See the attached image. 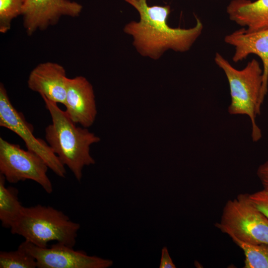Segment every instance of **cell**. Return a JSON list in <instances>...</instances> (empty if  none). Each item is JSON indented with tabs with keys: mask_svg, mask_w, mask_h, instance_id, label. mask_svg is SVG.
<instances>
[{
	"mask_svg": "<svg viewBox=\"0 0 268 268\" xmlns=\"http://www.w3.org/2000/svg\"><path fill=\"white\" fill-rule=\"evenodd\" d=\"M138 12L139 20L132 21L124 27L133 38V44L142 56L153 60L160 58L165 52H186L201 35L203 25L196 17V24L189 28H174L168 24L169 5H149L147 0H125Z\"/></svg>",
	"mask_w": 268,
	"mask_h": 268,
	"instance_id": "cell-1",
	"label": "cell"
},
{
	"mask_svg": "<svg viewBox=\"0 0 268 268\" xmlns=\"http://www.w3.org/2000/svg\"><path fill=\"white\" fill-rule=\"evenodd\" d=\"M42 98L52 118V123L45 130L46 140L60 161L80 181L84 167L95 162L90 153V145L100 138L87 128L77 127L57 103Z\"/></svg>",
	"mask_w": 268,
	"mask_h": 268,
	"instance_id": "cell-2",
	"label": "cell"
},
{
	"mask_svg": "<svg viewBox=\"0 0 268 268\" xmlns=\"http://www.w3.org/2000/svg\"><path fill=\"white\" fill-rule=\"evenodd\" d=\"M214 62L224 71L227 79L231 97L228 112L231 115H247L252 125L251 136L254 142L262 136L256 118L261 114L262 100L263 68L255 59L249 61L241 69H238L219 53Z\"/></svg>",
	"mask_w": 268,
	"mask_h": 268,
	"instance_id": "cell-3",
	"label": "cell"
},
{
	"mask_svg": "<svg viewBox=\"0 0 268 268\" xmlns=\"http://www.w3.org/2000/svg\"><path fill=\"white\" fill-rule=\"evenodd\" d=\"M80 227L63 211L37 204L23 206L10 229L12 234L40 247H47L53 241L73 247Z\"/></svg>",
	"mask_w": 268,
	"mask_h": 268,
	"instance_id": "cell-4",
	"label": "cell"
},
{
	"mask_svg": "<svg viewBox=\"0 0 268 268\" xmlns=\"http://www.w3.org/2000/svg\"><path fill=\"white\" fill-rule=\"evenodd\" d=\"M215 227L243 242L268 244V218L255 205L249 194H240L228 200Z\"/></svg>",
	"mask_w": 268,
	"mask_h": 268,
	"instance_id": "cell-5",
	"label": "cell"
},
{
	"mask_svg": "<svg viewBox=\"0 0 268 268\" xmlns=\"http://www.w3.org/2000/svg\"><path fill=\"white\" fill-rule=\"evenodd\" d=\"M48 168L45 161L36 153L0 137V174L9 183L31 180L51 194L53 190L47 174Z\"/></svg>",
	"mask_w": 268,
	"mask_h": 268,
	"instance_id": "cell-6",
	"label": "cell"
},
{
	"mask_svg": "<svg viewBox=\"0 0 268 268\" xmlns=\"http://www.w3.org/2000/svg\"><path fill=\"white\" fill-rule=\"evenodd\" d=\"M0 126L18 135L24 141L27 150L40 156L55 174L61 178L66 177L65 166L52 151L48 143L35 136L33 126L13 106L2 83L0 84Z\"/></svg>",
	"mask_w": 268,
	"mask_h": 268,
	"instance_id": "cell-7",
	"label": "cell"
},
{
	"mask_svg": "<svg viewBox=\"0 0 268 268\" xmlns=\"http://www.w3.org/2000/svg\"><path fill=\"white\" fill-rule=\"evenodd\" d=\"M19 246L35 258L38 268H108L113 264L111 260L89 256L59 242L42 248L25 240Z\"/></svg>",
	"mask_w": 268,
	"mask_h": 268,
	"instance_id": "cell-8",
	"label": "cell"
},
{
	"mask_svg": "<svg viewBox=\"0 0 268 268\" xmlns=\"http://www.w3.org/2000/svg\"><path fill=\"white\" fill-rule=\"evenodd\" d=\"M82 9L81 4L69 0H24L23 26L27 34L31 35L55 25L63 16H79Z\"/></svg>",
	"mask_w": 268,
	"mask_h": 268,
	"instance_id": "cell-9",
	"label": "cell"
},
{
	"mask_svg": "<svg viewBox=\"0 0 268 268\" xmlns=\"http://www.w3.org/2000/svg\"><path fill=\"white\" fill-rule=\"evenodd\" d=\"M64 105L66 114L76 124L87 128L94 123L97 115L94 92L85 77H67Z\"/></svg>",
	"mask_w": 268,
	"mask_h": 268,
	"instance_id": "cell-10",
	"label": "cell"
},
{
	"mask_svg": "<svg viewBox=\"0 0 268 268\" xmlns=\"http://www.w3.org/2000/svg\"><path fill=\"white\" fill-rule=\"evenodd\" d=\"M226 43L235 48L232 61L238 63L250 55L258 56L263 65L262 100L268 90V29L255 32L247 31L245 28L234 31L224 37Z\"/></svg>",
	"mask_w": 268,
	"mask_h": 268,
	"instance_id": "cell-11",
	"label": "cell"
},
{
	"mask_svg": "<svg viewBox=\"0 0 268 268\" xmlns=\"http://www.w3.org/2000/svg\"><path fill=\"white\" fill-rule=\"evenodd\" d=\"M67 78L62 65L47 62L39 64L31 71L27 84L30 89L39 93L42 97L64 104Z\"/></svg>",
	"mask_w": 268,
	"mask_h": 268,
	"instance_id": "cell-12",
	"label": "cell"
},
{
	"mask_svg": "<svg viewBox=\"0 0 268 268\" xmlns=\"http://www.w3.org/2000/svg\"><path fill=\"white\" fill-rule=\"evenodd\" d=\"M226 12L230 20L247 31L268 29V0H232Z\"/></svg>",
	"mask_w": 268,
	"mask_h": 268,
	"instance_id": "cell-13",
	"label": "cell"
},
{
	"mask_svg": "<svg viewBox=\"0 0 268 268\" xmlns=\"http://www.w3.org/2000/svg\"><path fill=\"white\" fill-rule=\"evenodd\" d=\"M5 178L0 174V220L3 227L10 228L23 207L18 199V191L6 187Z\"/></svg>",
	"mask_w": 268,
	"mask_h": 268,
	"instance_id": "cell-14",
	"label": "cell"
},
{
	"mask_svg": "<svg viewBox=\"0 0 268 268\" xmlns=\"http://www.w3.org/2000/svg\"><path fill=\"white\" fill-rule=\"evenodd\" d=\"M231 239L244 252V268H268V244H251Z\"/></svg>",
	"mask_w": 268,
	"mask_h": 268,
	"instance_id": "cell-15",
	"label": "cell"
},
{
	"mask_svg": "<svg viewBox=\"0 0 268 268\" xmlns=\"http://www.w3.org/2000/svg\"><path fill=\"white\" fill-rule=\"evenodd\" d=\"M37 268L35 258L18 247L15 251L0 252V268Z\"/></svg>",
	"mask_w": 268,
	"mask_h": 268,
	"instance_id": "cell-16",
	"label": "cell"
},
{
	"mask_svg": "<svg viewBox=\"0 0 268 268\" xmlns=\"http://www.w3.org/2000/svg\"><path fill=\"white\" fill-rule=\"evenodd\" d=\"M24 0H0V32L10 30L12 20L22 15Z\"/></svg>",
	"mask_w": 268,
	"mask_h": 268,
	"instance_id": "cell-17",
	"label": "cell"
},
{
	"mask_svg": "<svg viewBox=\"0 0 268 268\" xmlns=\"http://www.w3.org/2000/svg\"><path fill=\"white\" fill-rule=\"evenodd\" d=\"M255 205L268 218V190L263 189L249 194Z\"/></svg>",
	"mask_w": 268,
	"mask_h": 268,
	"instance_id": "cell-18",
	"label": "cell"
},
{
	"mask_svg": "<svg viewBox=\"0 0 268 268\" xmlns=\"http://www.w3.org/2000/svg\"><path fill=\"white\" fill-rule=\"evenodd\" d=\"M257 175L263 186V189L268 190V160L258 167Z\"/></svg>",
	"mask_w": 268,
	"mask_h": 268,
	"instance_id": "cell-19",
	"label": "cell"
},
{
	"mask_svg": "<svg viewBox=\"0 0 268 268\" xmlns=\"http://www.w3.org/2000/svg\"><path fill=\"white\" fill-rule=\"evenodd\" d=\"M160 268H175L166 247H164L161 250V257L159 265Z\"/></svg>",
	"mask_w": 268,
	"mask_h": 268,
	"instance_id": "cell-20",
	"label": "cell"
}]
</instances>
